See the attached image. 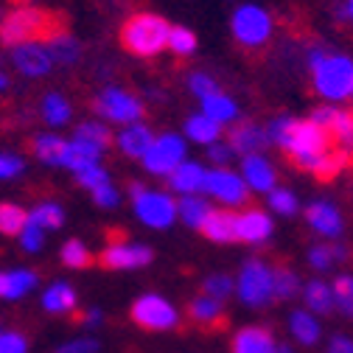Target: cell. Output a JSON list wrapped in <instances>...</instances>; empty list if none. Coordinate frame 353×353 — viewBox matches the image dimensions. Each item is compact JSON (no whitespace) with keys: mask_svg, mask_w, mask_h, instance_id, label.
Instances as JSON below:
<instances>
[{"mask_svg":"<svg viewBox=\"0 0 353 353\" xmlns=\"http://www.w3.org/2000/svg\"><path fill=\"white\" fill-rule=\"evenodd\" d=\"M267 138L278 149H283L294 165L317 174L320 180H331L336 176L353 157L345 149H334L331 135L312 118H292V115H278L267 126Z\"/></svg>","mask_w":353,"mask_h":353,"instance_id":"6da1fadb","label":"cell"},{"mask_svg":"<svg viewBox=\"0 0 353 353\" xmlns=\"http://www.w3.org/2000/svg\"><path fill=\"white\" fill-rule=\"evenodd\" d=\"M305 65L312 73L314 93L325 104L347 101L353 93V59L339 51H328L323 46H312L305 54Z\"/></svg>","mask_w":353,"mask_h":353,"instance_id":"7a4b0ae2","label":"cell"},{"mask_svg":"<svg viewBox=\"0 0 353 353\" xmlns=\"http://www.w3.org/2000/svg\"><path fill=\"white\" fill-rule=\"evenodd\" d=\"M171 23L154 12H135L121 26V46L138 59H152L168 51Z\"/></svg>","mask_w":353,"mask_h":353,"instance_id":"3957f363","label":"cell"},{"mask_svg":"<svg viewBox=\"0 0 353 353\" xmlns=\"http://www.w3.org/2000/svg\"><path fill=\"white\" fill-rule=\"evenodd\" d=\"M54 28H59V26L54 23V17L46 9H39L34 3H17L0 20V42H3L6 48H14L28 39H46Z\"/></svg>","mask_w":353,"mask_h":353,"instance_id":"277c9868","label":"cell"},{"mask_svg":"<svg viewBox=\"0 0 353 353\" xmlns=\"http://www.w3.org/2000/svg\"><path fill=\"white\" fill-rule=\"evenodd\" d=\"M230 34L247 51H261L267 48L275 37V17L267 6L261 3H241L233 9L230 17Z\"/></svg>","mask_w":353,"mask_h":353,"instance_id":"5b68a950","label":"cell"},{"mask_svg":"<svg viewBox=\"0 0 353 353\" xmlns=\"http://www.w3.org/2000/svg\"><path fill=\"white\" fill-rule=\"evenodd\" d=\"M93 110L104 123H118V126L138 123L143 118V112H146L143 101L135 93L118 87V84H104L101 87L99 96L93 99Z\"/></svg>","mask_w":353,"mask_h":353,"instance_id":"8992f818","label":"cell"},{"mask_svg":"<svg viewBox=\"0 0 353 353\" xmlns=\"http://www.w3.org/2000/svg\"><path fill=\"white\" fill-rule=\"evenodd\" d=\"M129 191H132V202H135V213H138V219H141L143 225L157 228V230L174 225L176 205H174V199H171L168 194H163V191H149V188H143L141 183H132Z\"/></svg>","mask_w":353,"mask_h":353,"instance_id":"52a82bcc","label":"cell"},{"mask_svg":"<svg viewBox=\"0 0 353 353\" xmlns=\"http://www.w3.org/2000/svg\"><path fill=\"white\" fill-rule=\"evenodd\" d=\"M9 62L23 79H46L54 73L57 62L46 39H28L9 48Z\"/></svg>","mask_w":353,"mask_h":353,"instance_id":"ba28073f","label":"cell"},{"mask_svg":"<svg viewBox=\"0 0 353 353\" xmlns=\"http://www.w3.org/2000/svg\"><path fill=\"white\" fill-rule=\"evenodd\" d=\"M239 297H241V303H247L252 308L267 305L275 297V270H270L267 263L258 258L247 261L239 275Z\"/></svg>","mask_w":353,"mask_h":353,"instance_id":"9c48e42d","label":"cell"},{"mask_svg":"<svg viewBox=\"0 0 353 353\" xmlns=\"http://www.w3.org/2000/svg\"><path fill=\"white\" fill-rule=\"evenodd\" d=\"M185 163V141L174 132H165V135H157L152 149L143 157V165L149 174L157 176H168L174 174V168H180Z\"/></svg>","mask_w":353,"mask_h":353,"instance_id":"30bf717a","label":"cell"},{"mask_svg":"<svg viewBox=\"0 0 353 353\" xmlns=\"http://www.w3.org/2000/svg\"><path fill=\"white\" fill-rule=\"evenodd\" d=\"M132 320L146 331H168V328H176V323H180L176 308L160 294L138 297L135 305H132Z\"/></svg>","mask_w":353,"mask_h":353,"instance_id":"8fae6325","label":"cell"},{"mask_svg":"<svg viewBox=\"0 0 353 353\" xmlns=\"http://www.w3.org/2000/svg\"><path fill=\"white\" fill-rule=\"evenodd\" d=\"M312 121H317L328 132V135H331V141L353 157V112L350 110L325 104V107H317L312 112Z\"/></svg>","mask_w":353,"mask_h":353,"instance_id":"7c38bea8","label":"cell"},{"mask_svg":"<svg viewBox=\"0 0 353 353\" xmlns=\"http://www.w3.org/2000/svg\"><path fill=\"white\" fill-rule=\"evenodd\" d=\"M205 194L216 196L219 202L225 205H241L247 199V183L244 176L228 171V168H213L205 174Z\"/></svg>","mask_w":353,"mask_h":353,"instance_id":"4fadbf2b","label":"cell"},{"mask_svg":"<svg viewBox=\"0 0 353 353\" xmlns=\"http://www.w3.org/2000/svg\"><path fill=\"white\" fill-rule=\"evenodd\" d=\"M152 261V250L146 244H110L101 252V267L107 270H141Z\"/></svg>","mask_w":353,"mask_h":353,"instance_id":"5bb4252c","label":"cell"},{"mask_svg":"<svg viewBox=\"0 0 353 353\" xmlns=\"http://www.w3.org/2000/svg\"><path fill=\"white\" fill-rule=\"evenodd\" d=\"M76 183L93 194L96 205H101V208H115V205H118V191H115V185L110 183V174H107V168H104L101 163L79 171V174H76Z\"/></svg>","mask_w":353,"mask_h":353,"instance_id":"9a60e30c","label":"cell"},{"mask_svg":"<svg viewBox=\"0 0 353 353\" xmlns=\"http://www.w3.org/2000/svg\"><path fill=\"white\" fill-rule=\"evenodd\" d=\"M241 176H244V183L247 188L258 191V194H272L275 191V180H278V174L272 168V163L263 157V154H247L241 160Z\"/></svg>","mask_w":353,"mask_h":353,"instance_id":"2e32d148","label":"cell"},{"mask_svg":"<svg viewBox=\"0 0 353 353\" xmlns=\"http://www.w3.org/2000/svg\"><path fill=\"white\" fill-rule=\"evenodd\" d=\"M115 143H118L121 154L143 160V157H146V152H149V149H152V143H154V132H152L146 123H141V121H138V123L123 126V129L118 132Z\"/></svg>","mask_w":353,"mask_h":353,"instance_id":"e0dca14e","label":"cell"},{"mask_svg":"<svg viewBox=\"0 0 353 353\" xmlns=\"http://www.w3.org/2000/svg\"><path fill=\"white\" fill-rule=\"evenodd\" d=\"M270 143L267 138V126H258L252 121H244L239 123L233 132H230V149L239 152V154H258L263 146Z\"/></svg>","mask_w":353,"mask_h":353,"instance_id":"ac0fdd59","label":"cell"},{"mask_svg":"<svg viewBox=\"0 0 353 353\" xmlns=\"http://www.w3.org/2000/svg\"><path fill=\"white\" fill-rule=\"evenodd\" d=\"M236 233H239V239H244L250 244H261L272 236V219L263 210L250 208L236 219Z\"/></svg>","mask_w":353,"mask_h":353,"instance_id":"d6986e66","label":"cell"},{"mask_svg":"<svg viewBox=\"0 0 353 353\" xmlns=\"http://www.w3.org/2000/svg\"><path fill=\"white\" fill-rule=\"evenodd\" d=\"M48 48L54 54V62L57 68H73L79 59H81V42L70 34V31H62V28H54L48 37Z\"/></svg>","mask_w":353,"mask_h":353,"instance_id":"ffe728a7","label":"cell"},{"mask_svg":"<svg viewBox=\"0 0 353 353\" xmlns=\"http://www.w3.org/2000/svg\"><path fill=\"white\" fill-rule=\"evenodd\" d=\"M305 219L320 236H328V239H336L342 233V216L339 210L331 205V202H312L305 210Z\"/></svg>","mask_w":353,"mask_h":353,"instance_id":"44dd1931","label":"cell"},{"mask_svg":"<svg viewBox=\"0 0 353 353\" xmlns=\"http://www.w3.org/2000/svg\"><path fill=\"white\" fill-rule=\"evenodd\" d=\"M205 174H208L205 165L185 160L180 168H174V174H168V185H171L176 194L191 196V194H199V191L205 188Z\"/></svg>","mask_w":353,"mask_h":353,"instance_id":"7402d4cb","label":"cell"},{"mask_svg":"<svg viewBox=\"0 0 353 353\" xmlns=\"http://www.w3.org/2000/svg\"><path fill=\"white\" fill-rule=\"evenodd\" d=\"M31 149L37 154L39 163L46 165H65V154H68V141L57 132H39L31 141Z\"/></svg>","mask_w":353,"mask_h":353,"instance_id":"603a6c76","label":"cell"},{"mask_svg":"<svg viewBox=\"0 0 353 353\" xmlns=\"http://www.w3.org/2000/svg\"><path fill=\"white\" fill-rule=\"evenodd\" d=\"M236 213L230 210H210V216L205 219V225H202V233L216 241V244H228V241H236L239 233H236Z\"/></svg>","mask_w":353,"mask_h":353,"instance_id":"cb8c5ba5","label":"cell"},{"mask_svg":"<svg viewBox=\"0 0 353 353\" xmlns=\"http://www.w3.org/2000/svg\"><path fill=\"white\" fill-rule=\"evenodd\" d=\"M278 345L267 328H241L233 339V353H275Z\"/></svg>","mask_w":353,"mask_h":353,"instance_id":"d4e9b609","label":"cell"},{"mask_svg":"<svg viewBox=\"0 0 353 353\" xmlns=\"http://www.w3.org/2000/svg\"><path fill=\"white\" fill-rule=\"evenodd\" d=\"M42 308L48 314H70L76 308V292L70 283L65 281H57L51 283L46 292H42Z\"/></svg>","mask_w":353,"mask_h":353,"instance_id":"484cf974","label":"cell"},{"mask_svg":"<svg viewBox=\"0 0 353 353\" xmlns=\"http://www.w3.org/2000/svg\"><path fill=\"white\" fill-rule=\"evenodd\" d=\"M39 115H42V121H46L48 126L57 129V126H65L73 118V104L62 93H46V96H42V101H39Z\"/></svg>","mask_w":353,"mask_h":353,"instance_id":"4316f807","label":"cell"},{"mask_svg":"<svg viewBox=\"0 0 353 353\" xmlns=\"http://www.w3.org/2000/svg\"><path fill=\"white\" fill-rule=\"evenodd\" d=\"M199 107H202V112H205L208 118H213L216 123H222V126L239 121V104H236V99H230L225 90H219V93L202 99Z\"/></svg>","mask_w":353,"mask_h":353,"instance_id":"83f0119b","label":"cell"},{"mask_svg":"<svg viewBox=\"0 0 353 353\" xmlns=\"http://www.w3.org/2000/svg\"><path fill=\"white\" fill-rule=\"evenodd\" d=\"M37 286V275L31 270H12L0 275V297L3 300H23Z\"/></svg>","mask_w":353,"mask_h":353,"instance_id":"f1b7e54d","label":"cell"},{"mask_svg":"<svg viewBox=\"0 0 353 353\" xmlns=\"http://www.w3.org/2000/svg\"><path fill=\"white\" fill-rule=\"evenodd\" d=\"M185 135H188L194 143L213 146L219 138H222V123H216L213 118H208L205 112H199V115H191V118L185 121Z\"/></svg>","mask_w":353,"mask_h":353,"instance_id":"f546056e","label":"cell"},{"mask_svg":"<svg viewBox=\"0 0 353 353\" xmlns=\"http://www.w3.org/2000/svg\"><path fill=\"white\" fill-rule=\"evenodd\" d=\"M73 138L87 143V146H93L99 152H107V146L112 143V135H110V129L104 121H81L73 132Z\"/></svg>","mask_w":353,"mask_h":353,"instance_id":"4dcf8cb0","label":"cell"},{"mask_svg":"<svg viewBox=\"0 0 353 353\" xmlns=\"http://www.w3.org/2000/svg\"><path fill=\"white\" fill-rule=\"evenodd\" d=\"M289 328H292L294 339L303 342V345H314L320 339V323L314 320V314H308V312H292Z\"/></svg>","mask_w":353,"mask_h":353,"instance_id":"1f68e13d","label":"cell"},{"mask_svg":"<svg viewBox=\"0 0 353 353\" xmlns=\"http://www.w3.org/2000/svg\"><path fill=\"white\" fill-rule=\"evenodd\" d=\"M176 213H180V219L188 228H199L202 230L205 219L210 216V205L205 199H199L196 194H191V196H185L180 205H176Z\"/></svg>","mask_w":353,"mask_h":353,"instance_id":"d6a6232c","label":"cell"},{"mask_svg":"<svg viewBox=\"0 0 353 353\" xmlns=\"http://www.w3.org/2000/svg\"><path fill=\"white\" fill-rule=\"evenodd\" d=\"M305 305L312 308L314 314H328L331 312V305H334V289L323 281H312L305 286Z\"/></svg>","mask_w":353,"mask_h":353,"instance_id":"836d02e7","label":"cell"},{"mask_svg":"<svg viewBox=\"0 0 353 353\" xmlns=\"http://www.w3.org/2000/svg\"><path fill=\"white\" fill-rule=\"evenodd\" d=\"M191 320L199 323V325H216L222 323V300H213V297H196L191 303Z\"/></svg>","mask_w":353,"mask_h":353,"instance_id":"e575fe53","label":"cell"},{"mask_svg":"<svg viewBox=\"0 0 353 353\" xmlns=\"http://www.w3.org/2000/svg\"><path fill=\"white\" fill-rule=\"evenodd\" d=\"M28 222L39 225L42 230H57V228H62V222H65V210H62L57 202H39V205L28 213Z\"/></svg>","mask_w":353,"mask_h":353,"instance_id":"d590c367","label":"cell"},{"mask_svg":"<svg viewBox=\"0 0 353 353\" xmlns=\"http://www.w3.org/2000/svg\"><path fill=\"white\" fill-rule=\"evenodd\" d=\"M28 222V213L20 205L0 202V236H20Z\"/></svg>","mask_w":353,"mask_h":353,"instance_id":"8d00e7d4","label":"cell"},{"mask_svg":"<svg viewBox=\"0 0 353 353\" xmlns=\"http://www.w3.org/2000/svg\"><path fill=\"white\" fill-rule=\"evenodd\" d=\"M196 34L188 28V26H171V34H168V51L174 57H191L196 51Z\"/></svg>","mask_w":353,"mask_h":353,"instance_id":"74e56055","label":"cell"},{"mask_svg":"<svg viewBox=\"0 0 353 353\" xmlns=\"http://www.w3.org/2000/svg\"><path fill=\"white\" fill-rule=\"evenodd\" d=\"M334 305H339V312L353 317V278L339 275L334 281Z\"/></svg>","mask_w":353,"mask_h":353,"instance_id":"f35d334b","label":"cell"},{"mask_svg":"<svg viewBox=\"0 0 353 353\" xmlns=\"http://www.w3.org/2000/svg\"><path fill=\"white\" fill-rule=\"evenodd\" d=\"M188 90L202 101V99H208V96H213V93H219L222 87H219V81L210 76V73H202V70H194V73H188Z\"/></svg>","mask_w":353,"mask_h":353,"instance_id":"ab89813d","label":"cell"},{"mask_svg":"<svg viewBox=\"0 0 353 353\" xmlns=\"http://www.w3.org/2000/svg\"><path fill=\"white\" fill-rule=\"evenodd\" d=\"M62 261L68 263L70 270H81V267H90V252H87V247L79 239H70L62 247Z\"/></svg>","mask_w":353,"mask_h":353,"instance_id":"60d3db41","label":"cell"},{"mask_svg":"<svg viewBox=\"0 0 353 353\" xmlns=\"http://www.w3.org/2000/svg\"><path fill=\"white\" fill-rule=\"evenodd\" d=\"M342 255H345V250H342V247L317 244V247L308 250V263H312V267H317V270H328L331 263H334V258H342Z\"/></svg>","mask_w":353,"mask_h":353,"instance_id":"b9f144b4","label":"cell"},{"mask_svg":"<svg viewBox=\"0 0 353 353\" xmlns=\"http://www.w3.org/2000/svg\"><path fill=\"white\" fill-rule=\"evenodd\" d=\"M17 241H20V247L26 252H39L42 244H46V230H42L39 225H34V222H26V228L17 236Z\"/></svg>","mask_w":353,"mask_h":353,"instance_id":"7bdbcfd3","label":"cell"},{"mask_svg":"<svg viewBox=\"0 0 353 353\" xmlns=\"http://www.w3.org/2000/svg\"><path fill=\"white\" fill-rule=\"evenodd\" d=\"M297 286H300V281H297V275H294L292 270H283V267L275 270V297H278V300L294 297Z\"/></svg>","mask_w":353,"mask_h":353,"instance_id":"ee69618b","label":"cell"},{"mask_svg":"<svg viewBox=\"0 0 353 353\" xmlns=\"http://www.w3.org/2000/svg\"><path fill=\"white\" fill-rule=\"evenodd\" d=\"M270 208L275 213H281V216H292V213H297V196L292 191H286V188H275L270 194Z\"/></svg>","mask_w":353,"mask_h":353,"instance_id":"f6af8a7d","label":"cell"},{"mask_svg":"<svg viewBox=\"0 0 353 353\" xmlns=\"http://www.w3.org/2000/svg\"><path fill=\"white\" fill-rule=\"evenodd\" d=\"M26 171V160L12 152H0V180H17Z\"/></svg>","mask_w":353,"mask_h":353,"instance_id":"bcb514c9","label":"cell"},{"mask_svg":"<svg viewBox=\"0 0 353 353\" xmlns=\"http://www.w3.org/2000/svg\"><path fill=\"white\" fill-rule=\"evenodd\" d=\"M230 292H233V281L228 275H210L205 281V294L213 300H225Z\"/></svg>","mask_w":353,"mask_h":353,"instance_id":"7dc6e473","label":"cell"},{"mask_svg":"<svg viewBox=\"0 0 353 353\" xmlns=\"http://www.w3.org/2000/svg\"><path fill=\"white\" fill-rule=\"evenodd\" d=\"M0 353H28V342L20 331H0Z\"/></svg>","mask_w":353,"mask_h":353,"instance_id":"c3c4849f","label":"cell"},{"mask_svg":"<svg viewBox=\"0 0 353 353\" xmlns=\"http://www.w3.org/2000/svg\"><path fill=\"white\" fill-rule=\"evenodd\" d=\"M57 353H99V342L84 336V339H73V342H65Z\"/></svg>","mask_w":353,"mask_h":353,"instance_id":"681fc988","label":"cell"},{"mask_svg":"<svg viewBox=\"0 0 353 353\" xmlns=\"http://www.w3.org/2000/svg\"><path fill=\"white\" fill-rule=\"evenodd\" d=\"M210 160L216 163V165H225L230 157H233V149H230V143H222V141H216L213 146H210Z\"/></svg>","mask_w":353,"mask_h":353,"instance_id":"f907efd6","label":"cell"},{"mask_svg":"<svg viewBox=\"0 0 353 353\" xmlns=\"http://www.w3.org/2000/svg\"><path fill=\"white\" fill-rule=\"evenodd\" d=\"M328 353H353V339L350 336H334L328 345Z\"/></svg>","mask_w":353,"mask_h":353,"instance_id":"816d5d0a","label":"cell"},{"mask_svg":"<svg viewBox=\"0 0 353 353\" xmlns=\"http://www.w3.org/2000/svg\"><path fill=\"white\" fill-rule=\"evenodd\" d=\"M336 14H339V20H342V23L353 26V0H339Z\"/></svg>","mask_w":353,"mask_h":353,"instance_id":"f5cc1de1","label":"cell"},{"mask_svg":"<svg viewBox=\"0 0 353 353\" xmlns=\"http://www.w3.org/2000/svg\"><path fill=\"white\" fill-rule=\"evenodd\" d=\"M81 320H84V325L96 328V325H101V320H104V317H101V312H99V308H90V312H87Z\"/></svg>","mask_w":353,"mask_h":353,"instance_id":"db71d44e","label":"cell"},{"mask_svg":"<svg viewBox=\"0 0 353 353\" xmlns=\"http://www.w3.org/2000/svg\"><path fill=\"white\" fill-rule=\"evenodd\" d=\"M9 84H12V81H9V76H6L3 70H0V93H6V90H9Z\"/></svg>","mask_w":353,"mask_h":353,"instance_id":"11a10c76","label":"cell"},{"mask_svg":"<svg viewBox=\"0 0 353 353\" xmlns=\"http://www.w3.org/2000/svg\"><path fill=\"white\" fill-rule=\"evenodd\" d=\"M275 353H294V350H292L289 345H278V350H275Z\"/></svg>","mask_w":353,"mask_h":353,"instance_id":"9f6ffc18","label":"cell"},{"mask_svg":"<svg viewBox=\"0 0 353 353\" xmlns=\"http://www.w3.org/2000/svg\"><path fill=\"white\" fill-rule=\"evenodd\" d=\"M350 99H353V93H350Z\"/></svg>","mask_w":353,"mask_h":353,"instance_id":"6f0895ef","label":"cell"},{"mask_svg":"<svg viewBox=\"0 0 353 353\" xmlns=\"http://www.w3.org/2000/svg\"><path fill=\"white\" fill-rule=\"evenodd\" d=\"M0 331H3V328H0Z\"/></svg>","mask_w":353,"mask_h":353,"instance_id":"680465c9","label":"cell"},{"mask_svg":"<svg viewBox=\"0 0 353 353\" xmlns=\"http://www.w3.org/2000/svg\"><path fill=\"white\" fill-rule=\"evenodd\" d=\"M0 275H3V272H0Z\"/></svg>","mask_w":353,"mask_h":353,"instance_id":"91938a15","label":"cell"}]
</instances>
